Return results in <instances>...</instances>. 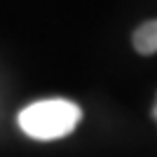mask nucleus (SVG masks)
Here are the masks:
<instances>
[{"label":"nucleus","instance_id":"nucleus-1","mask_svg":"<svg viewBox=\"0 0 157 157\" xmlns=\"http://www.w3.org/2000/svg\"><path fill=\"white\" fill-rule=\"evenodd\" d=\"M80 117L82 113L75 103L63 98H52V101H38L26 105L19 113V127L33 138L52 141L71 134L78 127Z\"/></svg>","mask_w":157,"mask_h":157},{"label":"nucleus","instance_id":"nucleus-2","mask_svg":"<svg viewBox=\"0 0 157 157\" xmlns=\"http://www.w3.org/2000/svg\"><path fill=\"white\" fill-rule=\"evenodd\" d=\"M134 47L138 54H155L157 52V19L145 21L134 33Z\"/></svg>","mask_w":157,"mask_h":157}]
</instances>
